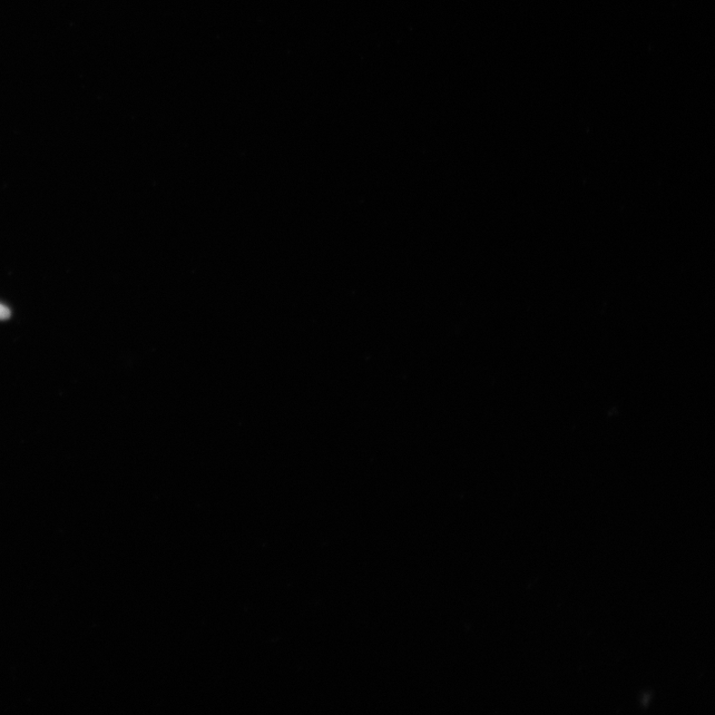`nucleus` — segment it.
Instances as JSON below:
<instances>
[{"instance_id":"f257e3e1","label":"nucleus","mask_w":715,"mask_h":715,"mask_svg":"<svg viewBox=\"0 0 715 715\" xmlns=\"http://www.w3.org/2000/svg\"><path fill=\"white\" fill-rule=\"evenodd\" d=\"M9 317H11V310L3 305H0V320H5Z\"/></svg>"}]
</instances>
